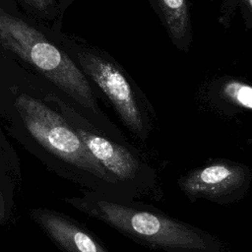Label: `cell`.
<instances>
[{"label":"cell","instance_id":"6da1fadb","mask_svg":"<svg viewBox=\"0 0 252 252\" xmlns=\"http://www.w3.org/2000/svg\"><path fill=\"white\" fill-rule=\"evenodd\" d=\"M62 201L144 246L164 252H223V243L202 228L135 200L86 190Z\"/></svg>","mask_w":252,"mask_h":252},{"label":"cell","instance_id":"7a4b0ae2","mask_svg":"<svg viewBox=\"0 0 252 252\" xmlns=\"http://www.w3.org/2000/svg\"><path fill=\"white\" fill-rule=\"evenodd\" d=\"M16 107L30 135L51 158L50 163L57 174L88 191L129 200L116 179L58 113L28 94L18 96Z\"/></svg>","mask_w":252,"mask_h":252},{"label":"cell","instance_id":"3957f363","mask_svg":"<svg viewBox=\"0 0 252 252\" xmlns=\"http://www.w3.org/2000/svg\"><path fill=\"white\" fill-rule=\"evenodd\" d=\"M0 38L7 48L34 66L77 102L95 110V101L86 76L41 32L19 18L1 14Z\"/></svg>","mask_w":252,"mask_h":252},{"label":"cell","instance_id":"277c9868","mask_svg":"<svg viewBox=\"0 0 252 252\" xmlns=\"http://www.w3.org/2000/svg\"><path fill=\"white\" fill-rule=\"evenodd\" d=\"M76 132L92 155L116 179L129 200L155 191L157 174L135 152L96 133L85 129H76Z\"/></svg>","mask_w":252,"mask_h":252},{"label":"cell","instance_id":"5b68a950","mask_svg":"<svg viewBox=\"0 0 252 252\" xmlns=\"http://www.w3.org/2000/svg\"><path fill=\"white\" fill-rule=\"evenodd\" d=\"M251 178L248 166L230 160H216L190 170L177 180V185L192 203L205 199L224 206L245 197Z\"/></svg>","mask_w":252,"mask_h":252},{"label":"cell","instance_id":"8992f818","mask_svg":"<svg viewBox=\"0 0 252 252\" xmlns=\"http://www.w3.org/2000/svg\"><path fill=\"white\" fill-rule=\"evenodd\" d=\"M79 61L86 74L112 102L126 127L145 139L147 126L136 95L122 71L111 61L92 52H80Z\"/></svg>","mask_w":252,"mask_h":252},{"label":"cell","instance_id":"52a82bcc","mask_svg":"<svg viewBox=\"0 0 252 252\" xmlns=\"http://www.w3.org/2000/svg\"><path fill=\"white\" fill-rule=\"evenodd\" d=\"M29 216L62 252H109L84 224L62 212L37 207L30 209Z\"/></svg>","mask_w":252,"mask_h":252},{"label":"cell","instance_id":"ba28073f","mask_svg":"<svg viewBox=\"0 0 252 252\" xmlns=\"http://www.w3.org/2000/svg\"><path fill=\"white\" fill-rule=\"evenodd\" d=\"M24 207L22 176L14 161L0 159V230L18 224Z\"/></svg>","mask_w":252,"mask_h":252},{"label":"cell","instance_id":"9c48e42d","mask_svg":"<svg viewBox=\"0 0 252 252\" xmlns=\"http://www.w3.org/2000/svg\"><path fill=\"white\" fill-rule=\"evenodd\" d=\"M158 16L174 45L188 51L192 43V28L188 0H148Z\"/></svg>","mask_w":252,"mask_h":252},{"label":"cell","instance_id":"30bf717a","mask_svg":"<svg viewBox=\"0 0 252 252\" xmlns=\"http://www.w3.org/2000/svg\"><path fill=\"white\" fill-rule=\"evenodd\" d=\"M225 95L236 104L252 109V87L239 82H229L224 86Z\"/></svg>","mask_w":252,"mask_h":252},{"label":"cell","instance_id":"8fae6325","mask_svg":"<svg viewBox=\"0 0 252 252\" xmlns=\"http://www.w3.org/2000/svg\"><path fill=\"white\" fill-rule=\"evenodd\" d=\"M28 1L39 10H46L47 7L52 2V0H28Z\"/></svg>","mask_w":252,"mask_h":252},{"label":"cell","instance_id":"7c38bea8","mask_svg":"<svg viewBox=\"0 0 252 252\" xmlns=\"http://www.w3.org/2000/svg\"><path fill=\"white\" fill-rule=\"evenodd\" d=\"M244 1L246 2L247 6L250 8V10L252 11V0H244Z\"/></svg>","mask_w":252,"mask_h":252},{"label":"cell","instance_id":"4fadbf2b","mask_svg":"<svg viewBox=\"0 0 252 252\" xmlns=\"http://www.w3.org/2000/svg\"><path fill=\"white\" fill-rule=\"evenodd\" d=\"M250 143H251V144H252V140H250Z\"/></svg>","mask_w":252,"mask_h":252}]
</instances>
